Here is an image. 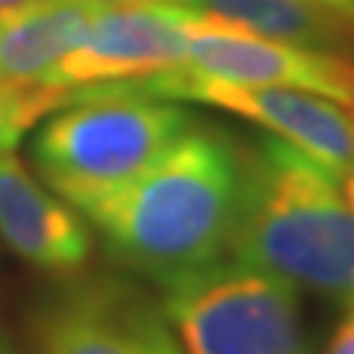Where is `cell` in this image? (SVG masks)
Listing matches in <instances>:
<instances>
[{
  "label": "cell",
  "mask_w": 354,
  "mask_h": 354,
  "mask_svg": "<svg viewBox=\"0 0 354 354\" xmlns=\"http://www.w3.org/2000/svg\"><path fill=\"white\" fill-rule=\"evenodd\" d=\"M242 180V139L192 121L136 180L86 218L121 269L157 286L213 263L227 248Z\"/></svg>",
  "instance_id": "6da1fadb"
},
{
  "label": "cell",
  "mask_w": 354,
  "mask_h": 354,
  "mask_svg": "<svg viewBox=\"0 0 354 354\" xmlns=\"http://www.w3.org/2000/svg\"><path fill=\"white\" fill-rule=\"evenodd\" d=\"M0 239L32 269L53 278L83 272L95 245L71 204L44 189L12 151L0 153Z\"/></svg>",
  "instance_id": "9c48e42d"
},
{
  "label": "cell",
  "mask_w": 354,
  "mask_h": 354,
  "mask_svg": "<svg viewBox=\"0 0 354 354\" xmlns=\"http://www.w3.org/2000/svg\"><path fill=\"white\" fill-rule=\"evenodd\" d=\"M30 354H183L157 295L115 272L65 274L27 310Z\"/></svg>",
  "instance_id": "5b68a950"
},
{
  "label": "cell",
  "mask_w": 354,
  "mask_h": 354,
  "mask_svg": "<svg viewBox=\"0 0 354 354\" xmlns=\"http://www.w3.org/2000/svg\"><path fill=\"white\" fill-rule=\"evenodd\" d=\"M346 201H348L351 209H354V162H351V169L346 171Z\"/></svg>",
  "instance_id": "5bb4252c"
},
{
  "label": "cell",
  "mask_w": 354,
  "mask_h": 354,
  "mask_svg": "<svg viewBox=\"0 0 354 354\" xmlns=\"http://www.w3.org/2000/svg\"><path fill=\"white\" fill-rule=\"evenodd\" d=\"M325 354H354V310L342 319L339 328L334 330V337H330Z\"/></svg>",
  "instance_id": "4fadbf2b"
},
{
  "label": "cell",
  "mask_w": 354,
  "mask_h": 354,
  "mask_svg": "<svg viewBox=\"0 0 354 354\" xmlns=\"http://www.w3.org/2000/svg\"><path fill=\"white\" fill-rule=\"evenodd\" d=\"M0 354H18V351L12 348V342H9L3 334H0Z\"/></svg>",
  "instance_id": "2e32d148"
},
{
  "label": "cell",
  "mask_w": 354,
  "mask_h": 354,
  "mask_svg": "<svg viewBox=\"0 0 354 354\" xmlns=\"http://www.w3.org/2000/svg\"><path fill=\"white\" fill-rule=\"evenodd\" d=\"M325 3H330V6L342 9V12H346V15H351V18H354V0H325Z\"/></svg>",
  "instance_id": "9a60e30c"
},
{
  "label": "cell",
  "mask_w": 354,
  "mask_h": 354,
  "mask_svg": "<svg viewBox=\"0 0 354 354\" xmlns=\"http://www.w3.org/2000/svg\"><path fill=\"white\" fill-rule=\"evenodd\" d=\"M18 3H24V0H0V12L9 9V6H18Z\"/></svg>",
  "instance_id": "e0dca14e"
},
{
  "label": "cell",
  "mask_w": 354,
  "mask_h": 354,
  "mask_svg": "<svg viewBox=\"0 0 354 354\" xmlns=\"http://www.w3.org/2000/svg\"><path fill=\"white\" fill-rule=\"evenodd\" d=\"M106 0H24L0 12V86H41Z\"/></svg>",
  "instance_id": "30bf717a"
},
{
  "label": "cell",
  "mask_w": 354,
  "mask_h": 354,
  "mask_svg": "<svg viewBox=\"0 0 354 354\" xmlns=\"http://www.w3.org/2000/svg\"><path fill=\"white\" fill-rule=\"evenodd\" d=\"M183 354H313L298 286L239 260H213L160 286Z\"/></svg>",
  "instance_id": "277c9868"
},
{
  "label": "cell",
  "mask_w": 354,
  "mask_h": 354,
  "mask_svg": "<svg viewBox=\"0 0 354 354\" xmlns=\"http://www.w3.org/2000/svg\"><path fill=\"white\" fill-rule=\"evenodd\" d=\"M189 6L169 0H106L77 48L48 71L41 86L77 88L136 80L183 65Z\"/></svg>",
  "instance_id": "52a82bcc"
},
{
  "label": "cell",
  "mask_w": 354,
  "mask_h": 354,
  "mask_svg": "<svg viewBox=\"0 0 354 354\" xmlns=\"http://www.w3.org/2000/svg\"><path fill=\"white\" fill-rule=\"evenodd\" d=\"M263 39L354 59V18L325 0H169Z\"/></svg>",
  "instance_id": "8fae6325"
},
{
  "label": "cell",
  "mask_w": 354,
  "mask_h": 354,
  "mask_svg": "<svg viewBox=\"0 0 354 354\" xmlns=\"http://www.w3.org/2000/svg\"><path fill=\"white\" fill-rule=\"evenodd\" d=\"M65 106L62 88L48 86H0V153L12 151L24 133L53 109Z\"/></svg>",
  "instance_id": "7c38bea8"
},
{
  "label": "cell",
  "mask_w": 354,
  "mask_h": 354,
  "mask_svg": "<svg viewBox=\"0 0 354 354\" xmlns=\"http://www.w3.org/2000/svg\"><path fill=\"white\" fill-rule=\"evenodd\" d=\"M180 68L227 83L283 86L354 109V59L263 39L225 18L192 9Z\"/></svg>",
  "instance_id": "ba28073f"
},
{
  "label": "cell",
  "mask_w": 354,
  "mask_h": 354,
  "mask_svg": "<svg viewBox=\"0 0 354 354\" xmlns=\"http://www.w3.org/2000/svg\"><path fill=\"white\" fill-rule=\"evenodd\" d=\"M195 121L189 109L115 83L65 88V106L30 142L48 189L86 216L148 169Z\"/></svg>",
  "instance_id": "3957f363"
},
{
  "label": "cell",
  "mask_w": 354,
  "mask_h": 354,
  "mask_svg": "<svg viewBox=\"0 0 354 354\" xmlns=\"http://www.w3.org/2000/svg\"><path fill=\"white\" fill-rule=\"evenodd\" d=\"M234 260L322 295L354 290V209L337 177L278 136L242 139Z\"/></svg>",
  "instance_id": "7a4b0ae2"
},
{
  "label": "cell",
  "mask_w": 354,
  "mask_h": 354,
  "mask_svg": "<svg viewBox=\"0 0 354 354\" xmlns=\"http://www.w3.org/2000/svg\"><path fill=\"white\" fill-rule=\"evenodd\" d=\"M115 86L160 101H198L236 113L295 145L334 177H346L354 162V113L322 95L283 86L213 80L189 74L180 65L136 80H115Z\"/></svg>",
  "instance_id": "8992f818"
}]
</instances>
